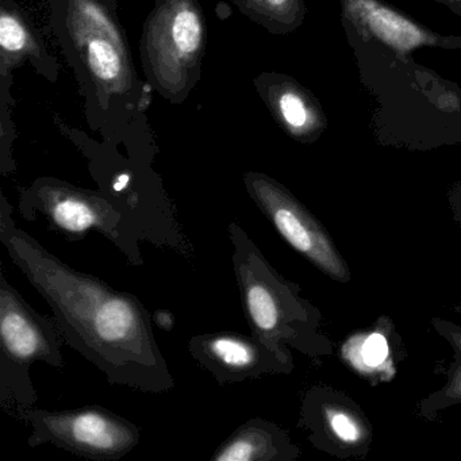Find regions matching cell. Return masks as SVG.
<instances>
[{
	"label": "cell",
	"instance_id": "cell-4",
	"mask_svg": "<svg viewBox=\"0 0 461 461\" xmlns=\"http://www.w3.org/2000/svg\"><path fill=\"white\" fill-rule=\"evenodd\" d=\"M61 337L58 322L36 312L0 272V403L5 411L20 417L36 403L29 372L34 363L63 368Z\"/></svg>",
	"mask_w": 461,
	"mask_h": 461
},
{
	"label": "cell",
	"instance_id": "cell-13",
	"mask_svg": "<svg viewBox=\"0 0 461 461\" xmlns=\"http://www.w3.org/2000/svg\"><path fill=\"white\" fill-rule=\"evenodd\" d=\"M347 7L376 39L399 52H409L431 41L422 28L376 0H347Z\"/></svg>",
	"mask_w": 461,
	"mask_h": 461
},
{
	"label": "cell",
	"instance_id": "cell-8",
	"mask_svg": "<svg viewBox=\"0 0 461 461\" xmlns=\"http://www.w3.org/2000/svg\"><path fill=\"white\" fill-rule=\"evenodd\" d=\"M21 212L28 220H36V212H41L50 228L69 241H79L95 230L120 247L123 214L117 202L104 194L45 177L23 190Z\"/></svg>",
	"mask_w": 461,
	"mask_h": 461
},
{
	"label": "cell",
	"instance_id": "cell-5",
	"mask_svg": "<svg viewBox=\"0 0 461 461\" xmlns=\"http://www.w3.org/2000/svg\"><path fill=\"white\" fill-rule=\"evenodd\" d=\"M207 28L198 0H156L141 40L148 80L164 98L182 102L195 87Z\"/></svg>",
	"mask_w": 461,
	"mask_h": 461
},
{
	"label": "cell",
	"instance_id": "cell-3",
	"mask_svg": "<svg viewBox=\"0 0 461 461\" xmlns=\"http://www.w3.org/2000/svg\"><path fill=\"white\" fill-rule=\"evenodd\" d=\"M55 23L88 95L109 110L112 104L131 106L139 91L131 48L117 15L104 0H58Z\"/></svg>",
	"mask_w": 461,
	"mask_h": 461
},
{
	"label": "cell",
	"instance_id": "cell-2",
	"mask_svg": "<svg viewBox=\"0 0 461 461\" xmlns=\"http://www.w3.org/2000/svg\"><path fill=\"white\" fill-rule=\"evenodd\" d=\"M233 247L234 275L242 309L253 336L272 349L312 358L333 353V342L322 331V314L302 296L301 288L271 266L249 234L237 222L228 226Z\"/></svg>",
	"mask_w": 461,
	"mask_h": 461
},
{
	"label": "cell",
	"instance_id": "cell-19",
	"mask_svg": "<svg viewBox=\"0 0 461 461\" xmlns=\"http://www.w3.org/2000/svg\"><path fill=\"white\" fill-rule=\"evenodd\" d=\"M153 323H156L158 328L169 331L175 325L174 314L167 312V310H158V312H156L155 314H153Z\"/></svg>",
	"mask_w": 461,
	"mask_h": 461
},
{
	"label": "cell",
	"instance_id": "cell-18",
	"mask_svg": "<svg viewBox=\"0 0 461 461\" xmlns=\"http://www.w3.org/2000/svg\"><path fill=\"white\" fill-rule=\"evenodd\" d=\"M449 209L452 212L453 220L461 225V185H455L447 194Z\"/></svg>",
	"mask_w": 461,
	"mask_h": 461
},
{
	"label": "cell",
	"instance_id": "cell-10",
	"mask_svg": "<svg viewBox=\"0 0 461 461\" xmlns=\"http://www.w3.org/2000/svg\"><path fill=\"white\" fill-rule=\"evenodd\" d=\"M188 350L221 384L268 375H290L295 368L293 356L272 349L253 334H199L188 341Z\"/></svg>",
	"mask_w": 461,
	"mask_h": 461
},
{
	"label": "cell",
	"instance_id": "cell-16",
	"mask_svg": "<svg viewBox=\"0 0 461 461\" xmlns=\"http://www.w3.org/2000/svg\"><path fill=\"white\" fill-rule=\"evenodd\" d=\"M0 56L4 69L18 66L25 59L41 58L42 50L23 15L5 2L0 13Z\"/></svg>",
	"mask_w": 461,
	"mask_h": 461
},
{
	"label": "cell",
	"instance_id": "cell-7",
	"mask_svg": "<svg viewBox=\"0 0 461 461\" xmlns=\"http://www.w3.org/2000/svg\"><path fill=\"white\" fill-rule=\"evenodd\" d=\"M244 185L256 206L293 249L334 282H350L352 272L330 234L285 185L258 172H247Z\"/></svg>",
	"mask_w": 461,
	"mask_h": 461
},
{
	"label": "cell",
	"instance_id": "cell-1",
	"mask_svg": "<svg viewBox=\"0 0 461 461\" xmlns=\"http://www.w3.org/2000/svg\"><path fill=\"white\" fill-rule=\"evenodd\" d=\"M0 242L50 304L67 344L98 366L112 384L152 393L175 387L141 301L63 263L15 225L4 195Z\"/></svg>",
	"mask_w": 461,
	"mask_h": 461
},
{
	"label": "cell",
	"instance_id": "cell-9",
	"mask_svg": "<svg viewBox=\"0 0 461 461\" xmlns=\"http://www.w3.org/2000/svg\"><path fill=\"white\" fill-rule=\"evenodd\" d=\"M299 423L317 449L339 458L364 457L374 442V429L363 409L330 385L307 391Z\"/></svg>",
	"mask_w": 461,
	"mask_h": 461
},
{
	"label": "cell",
	"instance_id": "cell-12",
	"mask_svg": "<svg viewBox=\"0 0 461 461\" xmlns=\"http://www.w3.org/2000/svg\"><path fill=\"white\" fill-rule=\"evenodd\" d=\"M398 337L390 321L380 320L371 330L358 331L350 336L339 353L345 363L372 384L388 382L396 374L395 353H401V342L395 345L393 341Z\"/></svg>",
	"mask_w": 461,
	"mask_h": 461
},
{
	"label": "cell",
	"instance_id": "cell-14",
	"mask_svg": "<svg viewBox=\"0 0 461 461\" xmlns=\"http://www.w3.org/2000/svg\"><path fill=\"white\" fill-rule=\"evenodd\" d=\"M258 91L277 120L296 139H306L318 129V114L306 94L294 83L260 77Z\"/></svg>",
	"mask_w": 461,
	"mask_h": 461
},
{
	"label": "cell",
	"instance_id": "cell-17",
	"mask_svg": "<svg viewBox=\"0 0 461 461\" xmlns=\"http://www.w3.org/2000/svg\"><path fill=\"white\" fill-rule=\"evenodd\" d=\"M299 0H234L244 14L269 29L293 23Z\"/></svg>",
	"mask_w": 461,
	"mask_h": 461
},
{
	"label": "cell",
	"instance_id": "cell-6",
	"mask_svg": "<svg viewBox=\"0 0 461 461\" xmlns=\"http://www.w3.org/2000/svg\"><path fill=\"white\" fill-rule=\"evenodd\" d=\"M32 428L31 447L52 444L94 461H117L141 439L139 426L102 406L80 409H28L20 414Z\"/></svg>",
	"mask_w": 461,
	"mask_h": 461
},
{
	"label": "cell",
	"instance_id": "cell-15",
	"mask_svg": "<svg viewBox=\"0 0 461 461\" xmlns=\"http://www.w3.org/2000/svg\"><path fill=\"white\" fill-rule=\"evenodd\" d=\"M455 312L461 315V304L455 306ZM431 326L450 345L453 358L445 375L447 383L418 403V417L425 420H437L439 412L461 404V326L442 318H433Z\"/></svg>",
	"mask_w": 461,
	"mask_h": 461
},
{
	"label": "cell",
	"instance_id": "cell-11",
	"mask_svg": "<svg viewBox=\"0 0 461 461\" xmlns=\"http://www.w3.org/2000/svg\"><path fill=\"white\" fill-rule=\"evenodd\" d=\"M302 455L285 429L263 418L237 428L212 456V461H294Z\"/></svg>",
	"mask_w": 461,
	"mask_h": 461
}]
</instances>
